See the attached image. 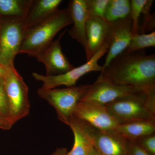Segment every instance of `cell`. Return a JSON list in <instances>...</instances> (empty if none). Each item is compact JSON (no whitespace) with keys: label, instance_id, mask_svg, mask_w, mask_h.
Wrapping results in <instances>:
<instances>
[{"label":"cell","instance_id":"cell-1","mask_svg":"<svg viewBox=\"0 0 155 155\" xmlns=\"http://www.w3.org/2000/svg\"><path fill=\"white\" fill-rule=\"evenodd\" d=\"M98 78L138 91H155V55L123 52L103 69Z\"/></svg>","mask_w":155,"mask_h":155},{"label":"cell","instance_id":"cell-2","mask_svg":"<svg viewBox=\"0 0 155 155\" xmlns=\"http://www.w3.org/2000/svg\"><path fill=\"white\" fill-rule=\"evenodd\" d=\"M71 24L67 8L59 9L47 19L25 29L19 54L35 58L52 41L59 31Z\"/></svg>","mask_w":155,"mask_h":155},{"label":"cell","instance_id":"cell-3","mask_svg":"<svg viewBox=\"0 0 155 155\" xmlns=\"http://www.w3.org/2000/svg\"><path fill=\"white\" fill-rule=\"evenodd\" d=\"M119 124L155 121V91H136L106 105Z\"/></svg>","mask_w":155,"mask_h":155},{"label":"cell","instance_id":"cell-4","mask_svg":"<svg viewBox=\"0 0 155 155\" xmlns=\"http://www.w3.org/2000/svg\"><path fill=\"white\" fill-rule=\"evenodd\" d=\"M90 84L66 88L38 90V96L45 100L55 110L58 119L67 125L78 102L88 91Z\"/></svg>","mask_w":155,"mask_h":155},{"label":"cell","instance_id":"cell-5","mask_svg":"<svg viewBox=\"0 0 155 155\" xmlns=\"http://www.w3.org/2000/svg\"><path fill=\"white\" fill-rule=\"evenodd\" d=\"M4 79L10 119L14 125L29 114V88L15 67L8 68Z\"/></svg>","mask_w":155,"mask_h":155},{"label":"cell","instance_id":"cell-6","mask_svg":"<svg viewBox=\"0 0 155 155\" xmlns=\"http://www.w3.org/2000/svg\"><path fill=\"white\" fill-rule=\"evenodd\" d=\"M25 29L22 19L1 18L0 64L8 68L14 67Z\"/></svg>","mask_w":155,"mask_h":155},{"label":"cell","instance_id":"cell-7","mask_svg":"<svg viewBox=\"0 0 155 155\" xmlns=\"http://www.w3.org/2000/svg\"><path fill=\"white\" fill-rule=\"evenodd\" d=\"M109 47V43H107L90 61L64 74L48 76L33 72L32 76L42 83L41 88L44 89H52L62 85L67 87L75 86L78 80L87 73L102 71L103 67L98 64L99 60L107 52Z\"/></svg>","mask_w":155,"mask_h":155},{"label":"cell","instance_id":"cell-8","mask_svg":"<svg viewBox=\"0 0 155 155\" xmlns=\"http://www.w3.org/2000/svg\"><path fill=\"white\" fill-rule=\"evenodd\" d=\"M73 115L101 130H115L119 125L105 106L85 101L78 102Z\"/></svg>","mask_w":155,"mask_h":155},{"label":"cell","instance_id":"cell-9","mask_svg":"<svg viewBox=\"0 0 155 155\" xmlns=\"http://www.w3.org/2000/svg\"><path fill=\"white\" fill-rule=\"evenodd\" d=\"M85 123L93 146L100 155H127L128 140L116 130H101Z\"/></svg>","mask_w":155,"mask_h":155},{"label":"cell","instance_id":"cell-10","mask_svg":"<svg viewBox=\"0 0 155 155\" xmlns=\"http://www.w3.org/2000/svg\"><path fill=\"white\" fill-rule=\"evenodd\" d=\"M65 31L62 32L55 40H53L35 57L43 63L46 69V75L64 74L75 68L62 51L61 40Z\"/></svg>","mask_w":155,"mask_h":155},{"label":"cell","instance_id":"cell-11","mask_svg":"<svg viewBox=\"0 0 155 155\" xmlns=\"http://www.w3.org/2000/svg\"><path fill=\"white\" fill-rule=\"evenodd\" d=\"M138 91L130 86H122L97 78L81 101L105 106L119 98Z\"/></svg>","mask_w":155,"mask_h":155},{"label":"cell","instance_id":"cell-12","mask_svg":"<svg viewBox=\"0 0 155 155\" xmlns=\"http://www.w3.org/2000/svg\"><path fill=\"white\" fill-rule=\"evenodd\" d=\"M109 47L103 68H105L117 56L125 51L132 38V22L130 17L109 23Z\"/></svg>","mask_w":155,"mask_h":155},{"label":"cell","instance_id":"cell-13","mask_svg":"<svg viewBox=\"0 0 155 155\" xmlns=\"http://www.w3.org/2000/svg\"><path fill=\"white\" fill-rule=\"evenodd\" d=\"M110 25L104 19L89 17L86 25V41L84 48L86 62L107 43L109 42Z\"/></svg>","mask_w":155,"mask_h":155},{"label":"cell","instance_id":"cell-14","mask_svg":"<svg viewBox=\"0 0 155 155\" xmlns=\"http://www.w3.org/2000/svg\"><path fill=\"white\" fill-rule=\"evenodd\" d=\"M67 9L73 24L68 34L84 48L86 41V22L89 17L85 0H71Z\"/></svg>","mask_w":155,"mask_h":155},{"label":"cell","instance_id":"cell-15","mask_svg":"<svg viewBox=\"0 0 155 155\" xmlns=\"http://www.w3.org/2000/svg\"><path fill=\"white\" fill-rule=\"evenodd\" d=\"M62 0H33L23 20L25 29L47 19L59 10Z\"/></svg>","mask_w":155,"mask_h":155},{"label":"cell","instance_id":"cell-16","mask_svg":"<svg viewBox=\"0 0 155 155\" xmlns=\"http://www.w3.org/2000/svg\"><path fill=\"white\" fill-rule=\"evenodd\" d=\"M67 125L73 132L74 142L72 149L67 155H87L93 147L85 122L73 115Z\"/></svg>","mask_w":155,"mask_h":155},{"label":"cell","instance_id":"cell-17","mask_svg":"<svg viewBox=\"0 0 155 155\" xmlns=\"http://www.w3.org/2000/svg\"><path fill=\"white\" fill-rule=\"evenodd\" d=\"M115 130L127 140L137 141L155 134V121H134L120 124Z\"/></svg>","mask_w":155,"mask_h":155},{"label":"cell","instance_id":"cell-18","mask_svg":"<svg viewBox=\"0 0 155 155\" xmlns=\"http://www.w3.org/2000/svg\"><path fill=\"white\" fill-rule=\"evenodd\" d=\"M33 0H0V18L24 20Z\"/></svg>","mask_w":155,"mask_h":155},{"label":"cell","instance_id":"cell-19","mask_svg":"<svg viewBox=\"0 0 155 155\" xmlns=\"http://www.w3.org/2000/svg\"><path fill=\"white\" fill-rule=\"evenodd\" d=\"M130 2L129 0H110L105 14L104 20L109 23L130 17Z\"/></svg>","mask_w":155,"mask_h":155},{"label":"cell","instance_id":"cell-20","mask_svg":"<svg viewBox=\"0 0 155 155\" xmlns=\"http://www.w3.org/2000/svg\"><path fill=\"white\" fill-rule=\"evenodd\" d=\"M155 46V31L151 33L137 34L132 35L130 43L125 52L133 53L145 48L152 47Z\"/></svg>","mask_w":155,"mask_h":155},{"label":"cell","instance_id":"cell-21","mask_svg":"<svg viewBox=\"0 0 155 155\" xmlns=\"http://www.w3.org/2000/svg\"><path fill=\"white\" fill-rule=\"evenodd\" d=\"M147 0H131L130 17L132 22V35L140 33L139 19Z\"/></svg>","mask_w":155,"mask_h":155},{"label":"cell","instance_id":"cell-22","mask_svg":"<svg viewBox=\"0 0 155 155\" xmlns=\"http://www.w3.org/2000/svg\"><path fill=\"white\" fill-rule=\"evenodd\" d=\"M89 17L104 19L105 14L110 0H85Z\"/></svg>","mask_w":155,"mask_h":155},{"label":"cell","instance_id":"cell-23","mask_svg":"<svg viewBox=\"0 0 155 155\" xmlns=\"http://www.w3.org/2000/svg\"><path fill=\"white\" fill-rule=\"evenodd\" d=\"M153 1L147 0V2L144 6L142 13L143 15V22L141 26V30L142 34H145V31H149L151 29H154V16L151 14L150 10Z\"/></svg>","mask_w":155,"mask_h":155},{"label":"cell","instance_id":"cell-24","mask_svg":"<svg viewBox=\"0 0 155 155\" xmlns=\"http://www.w3.org/2000/svg\"><path fill=\"white\" fill-rule=\"evenodd\" d=\"M0 114L10 119L8 101L6 94L5 79L4 77H0Z\"/></svg>","mask_w":155,"mask_h":155},{"label":"cell","instance_id":"cell-25","mask_svg":"<svg viewBox=\"0 0 155 155\" xmlns=\"http://www.w3.org/2000/svg\"><path fill=\"white\" fill-rule=\"evenodd\" d=\"M136 142L150 155H155V134L145 137Z\"/></svg>","mask_w":155,"mask_h":155},{"label":"cell","instance_id":"cell-26","mask_svg":"<svg viewBox=\"0 0 155 155\" xmlns=\"http://www.w3.org/2000/svg\"><path fill=\"white\" fill-rule=\"evenodd\" d=\"M127 155H150L135 141L128 140Z\"/></svg>","mask_w":155,"mask_h":155},{"label":"cell","instance_id":"cell-27","mask_svg":"<svg viewBox=\"0 0 155 155\" xmlns=\"http://www.w3.org/2000/svg\"><path fill=\"white\" fill-rule=\"evenodd\" d=\"M13 124L11 120L8 118L5 117L0 114V128L4 130L11 129Z\"/></svg>","mask_w":155,"mask_h":155},{"label":"cell","instance_id":"cell-28","mask_svg":"<svg viewBox=\"0 0 155 155\" xmlns=\"http://www.w3.org/2000/svg\"><path fill=\"white\" fill-rule=\"evenodd\" d=\"M68 153V150L66 148H57L51 155H67Z\"/></svg>","mask_w":155,"mask_h":155},{"label":"cell","instance_id":"cell-29","mask_svg":"<svg viewBox=\"0 0 155 155\" xmlns=\"http://www.w3.org/2000/svg\"><path fill=\"white\" fill-rule=\"evenodd\" d=\"M8 68L0 64V77H5L7 74Z\"/></svg>","mask_w":155,"mask_h":155},{"label":"cell","instance_id":"cell-30","mask_svg":"<svg viewBox=\"0 0 155 155\" xmlns=\"http://www.w3.org/2000/svg\"><path fill=\"white\" fill-rule=\"evenodd\" d=\"M101 155L99 153L97 152V151L95 149L94 147H93L91 148V149L90 150L89 152L88 155Z\"/></svg>","mask_w":155,"mask_h":155},{"label":"cell","instance_id":"cell-31","mask_svg":"<svg viewBox=\"0 0 155 155\" xmlns=\"http://www.w3.org/2000/svg\"><path fill=\"white\" fill-rule=\"evenodd\" d=\"M0 19H1V18H0Z\"/></svg>","mask_w":155,"mask_h":155}]
</instances>
